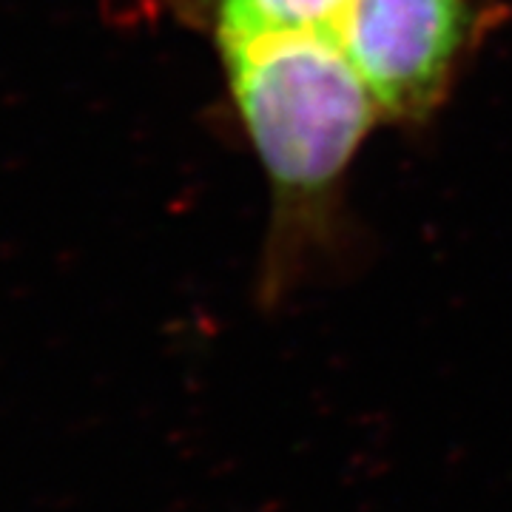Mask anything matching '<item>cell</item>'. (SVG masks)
Returning <instances> with one entry per match:
<instances>
[{
    "label": "cell",
    "instance_id": "6da1fadb",
    "mask_svg": "<svg viewBox=\"0 0 512 512\" xmlns=\"http://www.w3.org/2000/svg\"><path fill=\"white\" fill-rule=\"evenodd\" d=\"M242 128L271 188L262 285L282 288L333 231L342 183L384 120L336 35L220 40Z\"/></svg>",
    "mask_w": 512,
    "mask_h": 512
},
{
    "label": "cell",
    "instance_id": "7a4b0ae2",
    "mask_svg": "<svg viewBox=\"0 0 512 512\" xmlns=\"http://www.w3.org/2000/svg\"><path fill=\"white\" fill-rule=\"evenodd\" d=\"M481 32V0H350L336 37L384 120L419 123L444 103Z\"/></svg>",
    "mask_w": 512,
    "mask_h": 512
},
{
    "label": "cell",
    "instance_id": "3957f363",
    "mask_svg": "<svg viewBox=\"0 0 512 512\" xmlns=\"http://www.w3.org/2000/svg\"><path fill=\"white\" fill-rule=\"evenodd\" d=\"M350 0H208L214 37L251 40V37L336 35Z\"/></svg>",
    "mask_w": 512,
    "mask_h": 512
}]
</instances>
